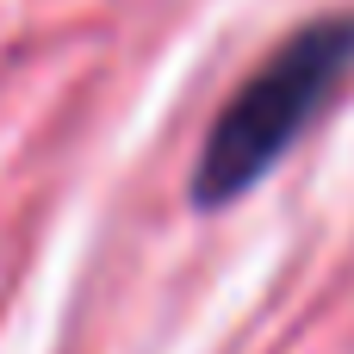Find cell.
I'll return each instance as SVG.
<instances>
[{
	"instance_id": "cell-1",
	"label": "cell",
	"mask_w": 354,
	"mask_h": 354,
	"mask_svg": "<svg viewBox=\"0 0 354 354\" xmlns=\"http://www.w3.org/2000/svg\"><path fill=\"white\" fill-rule=\"evenodd\" d=\"M354 75V12H330L299 25L218 112L193 168V205L218 212L243 199L324 112V100Z\"/></svg>"
}]
</instances>
